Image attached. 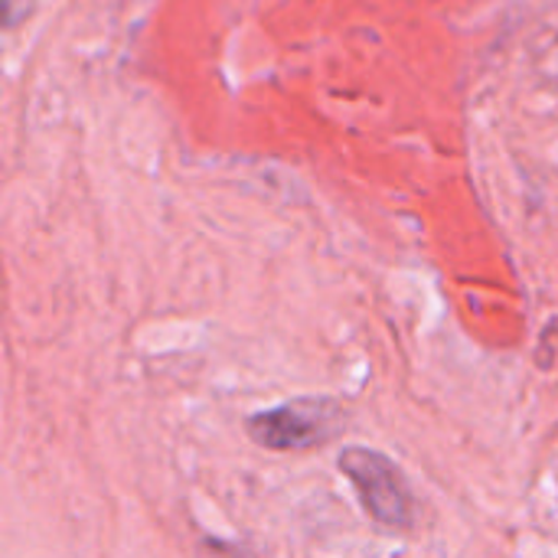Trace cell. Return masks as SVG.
<instances>
[{
	"mask_svg": "<svg viewBox=\"0 0 558 558\" xmlns=\"http://www.w3.org/2000/svg\"><path fill=\"white\" fill-rule=\"evenodd\" d=\"M340 471L347 474L353 494L360 497L366 517L383 526V530H396V533H412L415 530V494L405 481V474L399 471V464H392L386 454L373 451V448H360L350 445L340 451Z\"/></svg>",
	"mask_w": 558,
	"mask_h": 558,
	"instance_id": "1",
	"label": "cell"
},
{
	"mask_svg": "<svg viewBox=\"0 0 558 558\" xmlns=\"http://www.w3.org/2000/svg\"><path fill=\"white\" fill-rule=\"evenodd\" d=\"M343 409L337 399H294L248 418V438L265 451H314L340 435Z\"/></svg>",
	"mask_w": 558,
	"mask_h": 558,
	"instance_id": "2",
	"label": "cell"
}]
</instances>
